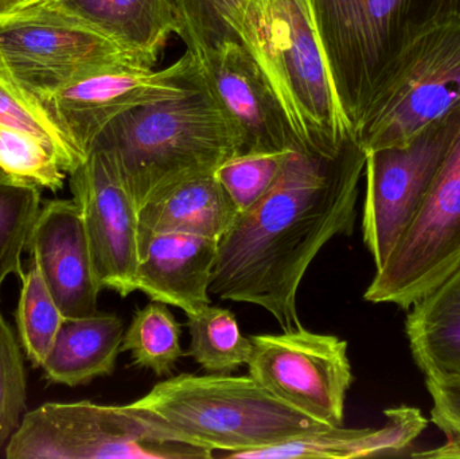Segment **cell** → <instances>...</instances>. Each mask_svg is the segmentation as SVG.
Wrapping results in <instances>:
<instances>
[{
    "label": "cell",
    "mask_w": 460,
    "mask_h": 459,
    "mask_svg": "<svg viewBox=\"0 0 460 459\" xmlns=\"http://www.w3.org/2000/svg\"><path fill=\"white\" fill-rule=\"evenodd\" d=\"M182 326L162 302L137 309L127 329L121 352L131 353L134 366L150 369L158 377L172 376L186 353L181 345Z\"/></svg>",
    "instance_id": "23"
},
{
    "label": "cell",
    "mask_w": 460,
    "mask_h": 459,
    "mask_svg": "<svg viewBox=\"0 0 460 459\" xmlns=\"http://www.w3.org/2000/svg\"><path fill=\"white\" fill-rule=\"evenodd\" d=\"M10 459H186L213 453L177 434L131 403H45L23 415L5 445Z\"/></svg>",
    "instance_id": "7"
},
{
    "label": "cell",
    "mask_w": 460,
    "mask_h": 459,
    "mask_svg": "<svg viewBox=\"0 0 460 459\" xmlns=\"http://www.w3.org/2000/svg\"><path fill=\"white\" fill-rule=\"evenodd\" d=\"M2 2L10 3V4H21V3L27 2V0H2Z\"/></svg>",
    "instance_id": "32"
},
{
    "label": "cell",
    "mask_w": 460,
    "mask_h": 459,
    "mask_svg": "<svg viewBox=\"0 0 460 459\" xmlns=\"http://www.w3.org/2000/svg\"><path fill=\"white\" fill-rule=\"evenodd\" d=\"M0 126L27 132L49 146L67 175L85 159L40 105L27 102L0 80Z\"/></svg>",
    "instance_id": "29"
},
{
    "label": "cell",
    "mask_w": 460,
    "mask_h": 459,
    "mask_svg": "<svg viewBox=\"0 0 460 459\" xmlns=\"http://www.w3.org/2000/svg\"><path fill=\"white\" fill-rule=\"evenodd\" d=\"M124 333L123 320L116 314L65 318L42 366L46 379L77 387L110 376L115 371Z\"/></svg>",
    "instance_id": "19"
},
{
    "label": "cell",
    "mask_w": 460,
    "mask_h": 459,
    "mask_svg": "<svg viewBox=\"0 0 460 459\" xmlns=\"http://www.w3.org/2000/svg\"><path fill=\"white\" fill-rule=\"evenodd\" d=\"M26 251L65 318L99 313L102 290L75 199H54L42 205Z\"/></svg>",
    "instance_id": "15"
},
{
    "label": "cell",
    "mask_w": 460,
    "mask_h": 459,
    "mask_svg": "<svg viewBox=\"0 0 460 459\" xmlns=\"http://www.w3.org/2000/svg\"><path fill=\"white\" fill-rule=\"evenodd\" d=\"M156 64L58 0H27L0 15V80L34 104L94 73Z\"/></svg>",
    "instance_id": "5"
},
{
    "label": "cell",
    "mask_w": 460,
    "mask_h": 459,
    "mask_svg": "<svg viewBox=\"0 0 460 459\" xmlns=\"http://www.w3.org/2000/svg\"><path fill=\"white\" fill-rule=\"evenodd\" d=\"M291 151L241 154L221 164L215 177L228 191L240 213L245 212L278 182Z\"/></svg>",
    "instance_id": "28"
},
{
    "label": "cell",
    "mask_w": 460,
    "mask_h": 459,
    "mask_svg": "<svg viewBox=\"0 0 460 459\" xmlns=\"http://www.w3.org/2000/svg\"><path fill=\"white\" fill-rule=\"evenodd\" d=\"M40 207V188L0 174V288L10 275L23 277L22 253Z\"/></svg>",
    "instance_id": "25"
},
{
    "label": "cell",
    "mask_w": 460,
    "mask_h": 459,
    "mask_svg": "<svg viewBox=\"0 0 460 459\" xmlns=\"http://www.w3.org/2000/svg\"><path fill=\"white\" fill-rule=\"evenodd\" d=\"M196 62L205 88L240 135L241 154L299 148L275 92L240 40H224Z\"/></svg>",
    "instance_id": "14"
},
{
    "label": "cell",
    "mask_w": 460,
    "mask_h": 459,
    "mask_svg": "<svg viewBox=\"0 0 460 459\" xmlns=\"http://www.w3.org/2000/svg\"><path fill=\"white\" fill-rule=\"evenodd\" d=\"M341 107L353 132L385 75L458 0H310Z\"/></svg>",
    "instance_id": "6"
},
{
    "label": "cell",
    "mask_w": 460,
    "mask_h": 459,
    "mask_svg": "<svg viewBox=\"0 0 460 459\" xmlns=\"http://www.w3.org/2000/svg\"><path fill=\"white\" fill-rule=\"evenodd\" d=\"M190 51L164 69H111L78 78L43 97L40 104L84 159L105 127L124 113L199 88Z\"/></svg>",
    "instance_id": "12"
},
{
    "label": "cell",
    "mask_w": 460,
    "mask_h": 459,
    "mask_svg": "<svg viewBox=\"0 0 460 459\" xmlns=\"http://www.w3.org/2000/svg\"><path fill=\"white\" fill-rule=\"evenodd\" d=\"M131 404L185 444L228 458L334 428L284 403L249 375H178Z\"/></svg>",
    "instance_id": "4"
},
{
    "label": "cell",
    "mask_w": 460,
    "mask_h": 459,
    "mask_svg": "<svg viewBox=\"0 0 460 459\" xmlns=\"http://www.w3.org/2000/svg\"><path fill=\"white\" fill-rule=\"evenodd\" d=\"M249 376L284 403L329 426H343L354 382L348 342L300 328L249 337Z\"/></svg>",
    "instance_id": "11"
},
{
    "label": "cell",
    "mask_w": 460,
    "mask_h": 459,
    "mask_svg": "<svg viewBox=\"0 0 460 459\" xmlns=\"http://www.w3.org/2000/svg\"><path fill=\"white\" fill-rule=\"evenodd\" d=\"M26 398V372L21 347L0 313V449L18 430Z\"/></svg>",
    "instance_id": "30"
},
{
    "label": "cell",
    "mask_w": 460,
    "mask_h": 459,
    "mask_svg": "<svg viewBox=\"0 0 460 459\" xmlns=\"http://www.w3.org/2000/svg\"><path fill=\"white\" fill-rule=\"evenodd\" d=\"M460 269V129L412 224L383 269L376 271L365 301L408 310Z\"/></svg>",
    "instance_id": "9"
},
{
    "label": "cell",
    "mask_w": 460,
    "mask_h": 459,
    "mask_svg": "<svg viewBox=\"0 0 460 459\" xmlns=\"http://www.w3.org/2000/svg\"><path fill=\"white\" fill-rule=\"evenodd\" d=\"M460 129V108L402 146L367 151L362 237L383 269L412 224Z\"/></svg>",
    "instance_id": "10"
},
{
    "label": "cell",
    "mask_w": 460,
    "mask_h": 459,
    "mask_svg": "<svg viewBox=\"0 0 460 459\" xmlns=\"http://www.w3.org/2000/svg\"><path fill=\"white\" fill-rule=\"evenodd\" d=\"M0 174L48 190H61L67 172L46 143L27 132L0 126Z\"/></svg>",
    "instance_id": "26"
},
{
    "label": "cell",
    "mask_w": 460,
    "mask_h": 459,
    "mask_svg": "<svg viewBox=\"0 0 460 459\" xmlns=\"http://www.w3.org/2000/svg\"><path fill=\"white\" fill-rule=\"evenodd\" d=\"M408 310L405 333L426 379L460 376V269Z\"/></svg>",
    "instance_id": "20"
},
{
    "label": "cell",
    "mask_w": 460,
    "mask_h": 459,
    "mask_svg": "<svg viewBox=\"0 0 460 459\" xmlns=\"http://www.w3.org/2000/svg\"><path fill=\"white\" fill-rule=\"evenodd\" d=\"M21 280L15 314L19 340L30 363L42 368L65 317L35 264L30 263Z\"/></svg>",
    "instance_id": "24"
},
{
    "label": "cell",
    "mask_w": 460,
    "mask_h": 459,
    "mask_svg": "<svg viewBox=\"0 0 460 459\" xmlns=\"http://www.w3.org/2000/svg\"><path fill=\"white\" fill-rule=\"evenodd\" d=\"M275 92L300 150L335 156L354 137L310 0H245L237 30Z\"/></svg>",
    "instance_id": "3"
},
{
    "label": "cell",
    "mask_w": 460,
    "mask_h": 459,
    "mask_svg": "<svg viewBox=\"0 0 460 459\" xmlns=\"http://www.w3.org/2000/svg\"><path fill=\"white\" fill-rule=\"evenodd\" d=\"M459 108L460 13H454L405 49L354 137L367 151L402 146Z\"/></svg>",
    "instance_id": "8"
},
{
    "label": "cell",
    "mask_w": 460,
    "mask_h": 459,
    "mask_svg": "<svg viewBox=\"0 0 460 459\" xmlns=\"http://www.w3.org/2000/svg\"><path fill=\"white\" fill-rule=\"evenodd\" d=\"M381 428H327L294 441L234 455L237 459H349L394 455L408 449L429 426L420 410L402 406L385 411Z\"/></svg>",
    "instance_id": "17"
},
{
    "label": "cell",
    "mask_w": 460,
    "mask_h": 459,
    "mask_svg": "<svg viewBox=\"0 0 460 459\" xmlns=\"http://www.w3.org/2000/svg\"><path fill=\"white\" fill-rule=\"evenodd\" d=\"M73 199L80 207L84 231L100 290L128 296L137 291L139 269V209L108 154L92 150L69 174Z\"/></svg>",
    "instance_id": "13"
},
{
    "label": "cell",
    "mask_w": 460,
    "mask_h": 459,
    "mask_svg": "<svg viewBox=\"0 0 460 459\" xmlns=\"http://www.w3.org/2000/svg\"><path fill=\"white\" fill-rule=\"evenodd\" d=\"M431 395L432 422L447 437L445 446L419 453V458H460V376L426 379Z\"/></svg>",
    "instance_id": "31"
},
{
    "label": "cell",
    "mask_w": 460,
    "mask_h": 459,
    "mask_svg": "<svg viewBox=\"0 0 460 459\" xmlns=\"http://www.w3.org/2000/svg\"><path fill=\"white\" fill-rule=\"evenodd\" d=\"M456 13H460V0H458V4H456Z\"/></svg>",
    "instance_id": "33"
},
{
    "label": "cell",
    "mask_w": 460,
    "mask_h": 459,
    "mask_svg": "<svg viewBox=\"0 0 460 459\" xmlns=\"http://www.w3.org/2000/svg\"><path fill=\"white\" fill-rule=\"evenodd\" d=\"M245 0H175L188 51L199 61L208 51L226 40H238Z\"/></svg>",
    "instance_id": "27"
},
{
    "label": "cell",
    "mask_w": 460,
    "mask_h": 459,
    "mask_svg": "<svg viewBox=\"0 0 460 459\" xmlns=\"http://www.w3.org/2000/svg\"><path fill=\"white\" fill-rule=\"evenodd\" d=\"M188 317L191 356L209 374H230L248 364L252 341L243 337L237 318L228 309L208 305Z\"/></svg>",
    "instance_id": "22"
},
{
    "label": "cell",
    "mask_w": 460,
    "mask_h": 459,
    "mask_svg": "<svg viewBox=\"0 0 460 459\" xmlns=\"http://www.w3.org/2000/svg\"><path fill=\"white\" fill-rule=\"evenodd\" d=\"M367 155L356 137L335 156L292 150L278 182L218 242L210 294L261 307L283 331L303 328L300 283L330 240L353 234Z\"/></svg>",
    "instance_id": "1"
},
{
    "label": "cell",
    "mask_w": 460,
    "mask_h": 459,
    "mask_svg": "<svg viewBox=\"0 0 460 459\" xmlns=\"http://www.w3.org/2000/svg\"><path fill=\"white\" fill-rule=\"evenodd\" d=\"M218 242L199 234H154L143 247L135 288L185 314L204 309L212 304Z\"/></svg>",
    "instance_id": "16"
},
{
    "label": "cell",
    "mask_w": 460,
    "mask_h": 459,
    "mask_svg": "<svg viewBox=\"0 0 460 459\" xmlns=\"http://www.w3.org/2000/svg\"><path fill=\"white\" fill-rule=\"evenodd\" d=\"M92 150L111 156L140 209L183 181L215 174L241 155L243 143L201 81L182 96L124 113L105 127Z\"/></svg>",
    "instance_id": "2"
},
{
    "label": "cell",
    "mask_w": 460,
    "mask_h": 459,
    "mask_svg": "<svg viewBox=\"0 0 460 459\" xmlns=\"http://www.w3.org/2000/svg\"><path fill=\"white\" fill-rule=\"evenodd\" d=\"M124 45L155 59L183 24L175 0H58Z\"/></svg>",
    "instance_id": "21"
},
{
    "label": "cell",
    "mask_w": 460,
    "mask_h": 459,
    "mask_svg": "<svg viewBox=\"0 0 460 459\" xmlns=\"http://www.w3.org/2000/svg\"><path fill=\"white\" fill-rule=\"evenodd\" d=\"M240 210L215 174L183 181L139 209V248L158 234H189L221 239Z\"/></svg>",
    "instance_id": "18"
}]
</instances>
